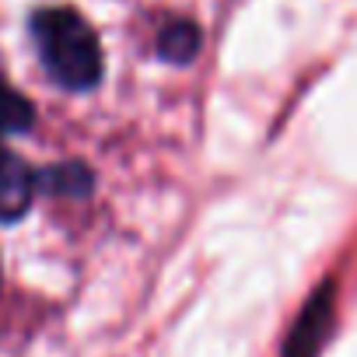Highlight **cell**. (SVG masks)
<instances>
[{
	"label": "cell",
	"instance_id": "obj_1",
	"mask_svg": "<svg viewBox=\"0 0 357 357\" xmlns=\"http://www.w3.org/2000/svg\"><path fill=\"white\" fill-rule=\"evenodd\" d=\"M32 39L46 74L67 91H88L102 81V46L91 25L70 8H46L32 18Z\"/></svg>",
	"mask_w": 357,
	"mask_h": 357
},
{
	"label": "cell",
	"instance_id": "obj_2",
	"mask_svg": "<svg viewBox=\"0 0 357 357\" xmlns=\"http://www.w3.org/2000/svg\"><path fill=\"white\" fill-rule=\"evenodd\" d=\"M333 301H336V287L333 284H322L308 305L301 308L287 343H284V357H319L329 329H333Z\"/></svg>",
	"mask_w": 357,
	"mask_h": 357
},
{
	"label": "cell",
	"instance_id": "obj_3",
	"mask_svg": "<svg viewBox=\"0 0 357 357\" xmlns=\"http://www.w3.org/2000/svg\"><path fill=\"white\" fill-rule=\"evenodd\" d=\"M36 197V175L0 140V221H18Z\"/></svg>",
	"mask_w": 357,
	"mask_h": 357
},
{
	"label": "cell",
	"instance_id": "obj_4",
	"mask_svg": "<svg viewBox=\"0 0 357 357\" xmlns=\"http://www.w3.org/2000/svg\"><path fill=\"white\" fill-rule=\"evenodd\" d=\"M200 50V32L193 22H172L158 36V56L168 63H190Z\"/></svg>",
	"mask_w": 357,
	"mask_h": 357
},
{
	"label": "cell",
	"instance_id": "obj_5",
	"mask_svg": "<svg viewBox=\"0 0 357 357\" xmlns=\"http://www.w3.org/2000/svg\"><path fill=\"white\" fill-rule=\"evenodd\" d=\"M32 126V105L8 84H0V133H18Z\"/></svg>",
	"mask_w": 357,
	"mask_h": 357
},
{
	"label": "cell",
	"instance_id": "obj_6",
	"mask_svg": "<svg viewBox=\"0 0 357 357\" xmlns=\"http://www.w3.org/2000/svg\"><path fill=\"white\" fill-rule=\"evenodd\" d=\"M43 183L53 190V193H63V197H84L88 193V172L81 165H56L53 172L43 175Z\"/></svg>",
	"mask_w": 357,
	"mask_h": 357
}]
</instances>
